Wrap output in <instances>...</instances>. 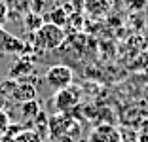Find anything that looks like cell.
Here are the masks:
<instances>
[{
  "instance_id": "1",
  "label": "cell",
  "mask_w": 148,
  "mask_h": 142,
  "mask_svg": "<svg viewBox=\"0 0 148 142\" xmlns=\"http://www.w3.org/2000/svg\"><path fill=\"white\" fill-rule=\"evenodd\" d=\"M34 44L36 47L44 49V51H51L63 44L65 40V30L61 27L53 25V23H42L38 29L34 30Z\"/></svg>"
},
{
  "instance_id": "2",
  "label": "cell",
  "mask_w": 148,
  "mask_h": 142,
  "mask_svg": "<svg viewBox=\"0 0 148 142\" xmlns=\"http://www.w3.org/2000/svg\"><path fill=\"white\" fill-rule=\"evenodd\" d=\"M80 100H82V87L72 83V85L65 87V89L55 91L51 102L57 114H69L80 104Z\"/></svg>"
},
{
  "instance_id": "3",
  "label": "cell",
  "mask_w": 148,
  "mask_h": 142,
  "mask_svg": "<svg viewBox=\"0 0 148 142\" xmlns=\"http://www.w3.org/2000/svg\"><path fill=\"white\" fill-rule=\"evenodd\" d=\"M48 87H51L53 91H59V89H65V87L72 85V80H74V72L70 66L66 65H53L48 68L46 76H44Z\"/></svg>"
},
{
  "instance_id": "4",
  "label": "cell",
  "mask_w": 148,
  "mask_h": 142,
  "mask_svg": "<svg viewBox=\"0 0 148 142\" xmlns=\"http://www.w3.org/2000/svg\"><path fill=\"white\" fill-rule=\"evenodd\" d=\"M87 142H122V133L114 125L103 123V125H97L89 133Z\"/></svg>"
},
{
  "instance_id": "5",
  "label": "cell",
  "mask_w": 148,
  "mask_h": 142,
  "mask_svg": "<svg viewBox=\"0 0 148 142\" xmlns=\"http://www.w3.org/2000/svg\"><path fill=\"white\" fill-rule=\"evenodd\" d=\"M110 8H112V0H84V10L93 19L106 17Z\"/></svg>"
},
{
  "instance_id": "6",
  "label": "cell",
  "mask_w": 148,
  "mask_h": 142,
  "mask_svg": "<svg viewBox=\"0 0 148 142\" xmlns=\"http://www.w3.org/2000/svg\"><path fill=\"white\" fill-rule=\"evenodd\" d=\"M0 51H13V53H23L25 51V44L19 42L17 38H13V36H10L8 32H4V30L0 29Z\"/></svg>"
},
{
  "instance_id": "7",
  "label": "cell",
  "mask_w": 148,
  "mask_h": 142,
  "mask_svg": "<svg viewBox=\"0 0 148 142\" xmlns=\"http://www.w3.org/2000/svg\"><path fill=\"white\" fill-rule=\"evenodd\" d=\"M12 97L15 100H21V102H25V100H32L36 97V89L31 85V83H17L15 85V89H13Z\"/></svg>"
},
{
  "instance_id": "8",
  "label": "cell",
  "mask_w": 148,
  "mask_h": 142,
  "mask_svg": "<svg viewBox=\"0 0 148 142\" xmlns=\"http://www.w3.org/2000/svg\"><path fill=\"white\" fill-rule=\"evenodd\" d=\"M31 72H32V65L27 59H23L10 68V80H19V78H23L25 74H31Z\"/></svg>"
},
{
  "instance_id": "9",
  "label": "cell",
  "mask_w": 148,
  "mask_h": 142,
  "mask_svg": "<svg viewBox=\"0 0 148 142\" xmlns=\"http://www.w3.org/2000/svg\"><path fill=\"white\" fill-rule=\"evenodd\" d=\"M40 112H42V108H40V104H38L36 99L25 100V102L21 104V116L25 117V119H34Z\"/></svg>"
},
{
  "instance_id": "10",
  "label": "cell",
  "mask_w": 148,
  "mask_h": 142,
  "mask_svg": "<svg viewBox=\"0 0 148 142\" xmlns=\"http://www.w3.org/2000/svg\"><path fill=\"white\" fill-rule=\"evenodd\" d=\"M12 142H42V137L36 131H21L13 137Z\"/></svg>"
},
{
  "instance_id": "11",
  "label": "cell",
  "mask_w": 148,
  "mask_h": 142,
  "mask_svg": "<svg viewBox=\"0 0 148 142\" xmlns=\"http://www.w3.org/2000/svg\"><path fill=\"white\" fill-rule=\"evenodd\" d=\"M49 17H51V23H53V25L61 27V29H63V25H66V21H69V17H66V12H65L63 8H55L51 13H49Z\"/></svg>"
},
{
  "instance_id": "12",
  "label": "cell",
  "mask_w": 148,
  "mask_h": 142,
  "mask_svg": "<svg viewBox=\"0 0 148 142\" xmlns=\"http://www.w3.org/2000/svg\"><path fill=\"white\" fill-rule=\"evenodd\" d=\"M15 85H17V83L13 82V80H4V82H0V95H2V97H12Z\"/></svg>"
},
{
  "instance_id": "13",
  "label": "cell",
  "mask_w": 148,
  "mask_h": 142,
  "mask_svg": "<svg viewBox=\"0 0 148 142\" xmlns=\"http://www.w3.org/2000/svg\"><path fill=\"white\" fill-rule=\"evenodd\" d=\"M10 129V117L4 110H0V137L6 134V131Z\"/></svg>"
},
{
  "instance_id": "14",
  "label": "cell",
  "mask_w": 148,
  "mask_h": 142,
  "mask_svg": "<svg viewBox=\"0 0 148 142\" xmlns=\"http://www.w3.org/2000/svg\"><path fill=\"white\" fill-rule=\"evenodd\" d=\"M146 2L148 0H127V6H129V10H133V12H140V10L146 8Z\"/></svg>"
},
{
  "instance_id": "15",
  "label": "cell",
  "mask_w": 148,
  "mask_h": 142,
  "mask_svg": "<svg viewBox=\"0 0 148 142\" xmlns=\"http://www.w3.org/2000/svg\"><path fill=\"white\" fill-rule=\"evenodd\" d=\"M137 66H139L140 70H144V72H148V51L143 53V55L139 57V63H137Z\"/></svg>"
},
{
  "instance_id": "16",
  "label": "cell",
  "mask_w": 148,
  "mask_h": 142,
  "mask_svg": "<svg viewBox=\"0 0 148 142\" xmlns=\"http://www.w3.org/2000/svg\"><path fill=\"white\" fill-rule=\"evenodd\" d=\"M144 95H146V99H148V87H146V91H144Z\"/></svg>"
},
{
  "instance_id": "17",
  "label": "cell",
  "mask_w": 148,
  "mask_h": 142,
  "mask_svg": "<svg viewBox=\"0 0 148 142\" xmlns=\"http://www.w3.org/2000/svg\"><path fill=\"white\" fill-rule=\"evenodd\" d=\"M51 142H53V140H51Z\"/></svg>"
}]
</instances>
